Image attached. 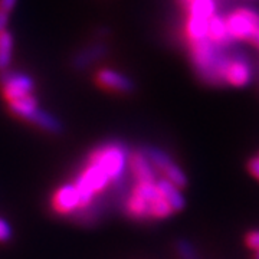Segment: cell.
Returning a JSON list of instances; mask_svg holds the SVG:
<instances>
[{"label": "cell", "mask_w": 259, "mask_h": 259, "mask_svg": "<svg viewBox=\"0 0 259 259\" xmlns=\"http://www.w3.org/2000/svg\"><path fill=\"white\" fill-rule=\"evenodd\" d=\"M30 122H33L35 125H37L39 128L45 130V131H49V133H59L62 130V125H61V121L55 118L52 114L44 111L40 108H37L35 114L30 117Z\"/></svg>", "instance_id": "cell-17"}, {"label": "cell", "mask_w": 259, "mask_h": 259, "mask_svg": "<svg viewBox=\"0 0 259 259\" xmlns=\"http://www.w3.org/2000/svg\"><path fill=\"white\" fill-rule=\"evenodd\" d=\"M207 22H209V19L187 16L185 30L186 37L189 39V42L200 40V39L206 37V33H207Z\"/></svg>", "instance_id": "cell-16"}, {"label": "cell", "mask_w": 259, "mask_h": 259, "mask_svg": "<svg viewBox=\"0 0 259 259\" xmlns=\"http://www.w3.org/2000/svg\"><path fill=\"white\" fill-rule=\"evenodd\" d=\"M206 37L212 44H214L216 47L228 48L231 45L232 39L229 36V33H228V29H226L225 16H221V15H216L214 13L212 18L209 19Z\"/></svg>", "instance_id": "cell-10"}, {"label": "cell", "mask_w": 259, "mask_h": 259, "mask_svg": "<svg viewBox=\"0 0 259 259\" xmlns=\"http://www.w3.org/2000/svg\"><path fill=\"white\" fill-rule=\"evenodd\" d=\"M12 239V228L5 219H0V242H8Z\"/></svg>", "instance_id": "cell-20"}, {"label": "cell", "mask_w": 259, "mask_h": 259, "mask_svg": "<svg viewBox=\"0 0 259 259\" xmlns=\"http://www.w3.org/2000/svg\"><path fill=\"white\" fill-rule=\"evenodd\" d=\"M9 13H5L0 10V32L3 30H8V26H9Z\"/></svg>", "instance_id": "cell-23"}, {"label": "cell", "mask_w": 259, "mask_h": 259, "mask_svg": "<svg viewBox=\"0 0 259 259\" xmlns=\"http://www.w3.org/2000/svg\"><path fill=\"white\" fill-rule=\"evenodd\" d=\"M190 59L199 78L213 87L225 85V71L231 61L226 48L216 47L207 37L189 42Z\"/></svg>", "instance_id": "cell-1"}, {"label": "cell", "mask_w": 259, "mask_h": 259, "mask_svg": "<svg viewBox=\"0 0 259 259\" xmlns=\"http://www.w3.org/2000/svg\"><path fill=\"white\" fill-rule=\"evenodd\" d=\"M252 65L249 59L242 54H232L231 61L225 71V85L232 87H246L252 81Z\"/></svg>", "instance_id": "cell-6"}, {"label": "cell", "mask_w": 259, "mask_h": 259, "mask_svg": "<svg viewBox=\"0 0 259 259\" xmlns=\"http://www.w3.org/2000/svg\"><path fill=\"white\" fill-rule=\"evenodd\" d=\"M39 105H37L36 98L30 94L26 97H22L18 100L9 101V110L12 114H15L19 118H25V120H30V117L35 114Z\"/></svg>", "instance_id": "cell-12"}, {"label": "cell", "mask_w": 259, "mask_h": 259, "mask_svg": "<svg viewBox=\"0 0 259 259\" xmlns=\"http://www.w3.org/2000/svg\"><path fill=\"white\" fill-rule=\"evenodd\" d=\"M141 151L146 154V157L150 160L153 167L158 170L170 183L177 186L179 189H185L187 186V176L185 175V171L163 150L156 147H144Z\"/></svg>", "instance_id": "cell-3"}, {"label": "cell", "mask_w": 259, "mask_h": 259, "mask_svg": "<svg viewBox=\"0 0 259 259\" xmlns=\"http://www.w3.org/2000/svg\"><path fill=\"white\" fill-rule=\"evenodd\" d=\"M18 0H0V10L5 13H12V10L15 9Z\"/></svg>", "instance_id": "cell-22"}, {"label": "cell", "mask_w": 259, "mask_h": 259, "mask_svg": "<svg viewBox=\"0 0 259 259\" xmlns=\"http://www.w3.org/2000/svg\"><path fill=\"white\" fill-rule=\"evenodd\" d=\"M246 167H248V171L250 173V176H253L256 180H259V156L249 158Z\"/></svg>", "instance_id": "cell-21"}, {"label": "cell", "mask_w": 259, "mask_h": 259, "mask_svg": "<svg viewBox=\"0 0 259 259\" xmlns=\"http://www.w3.org/2000/svg\"><path fill=\"white\" fill-rule=\"evenodd\" d=\"M176 252L180 259H199L194 246L186 239H179L176 242Z\"/></svg>", "instance_id": "cell-18"}, {"label": "cell", "mask_w": 259, "mask_h": 259, "mask_svg": "<svg viewBox=\"0 0 259 259\" xmlns=\"http://www.w3.org/2000/svg\"><path fill=\"white\" fill-rule=\"evenodd\" d=\"M128 166L131 173L136 179V182L141 183H154L157 180L156 168L150 163V160L146 157V154L140 150L133 153L128 157Z\"/></svg>", "instance_id": "cell-9"}, {"label": "cell", "mask_w": 259, "mask_h": 259, "mask_svg": "<svg viewBox=\"0 0 259 259\" xmlns=\"http://www.w3.org/2000/svg\"><path fill=\"white\" fill-rule=\"evenodd\" d=\"M253 259H259V250L258 252H255V256H253Z\"/></svg>", "instance_id": "cell-24"}, {"label": "cell", "mask_w": 259, "mask_h": 259, "mask_svg": "<svg viewBox=\"0 0 259 259\" xmlns=\"http://www.w3.org/2000/svg\"><path fill=\"white\" fill-rule=\"evenodd\" d=\"M52 209L59 214H74L81 209L79 192L74 183L61 186L52 197Z\"/></svg>", "instance_id": "cell-7"}, {"label": "cell", "mask_w": 259, "mask_h": 259, "mask_svg": "<svg viewBox=\"0 0 259 259\" xmlns=\"http://www.w3.org/2000/svg\"><path fill=\"white\" fill-rule=\"evenodd\" d=\"M225 22L232 40H250L252 33L258 30L250 20L249 8L233 10L225 18Z\"/></svg>", "instance_id": "cell-5"}, {"label": "cell", "mask_w": 259, "mask_h": 259, "mask_svg": "<svg viewBox=\"0 0 259 259\" xmlns=\"http://www.w3.org/2000/svg\"><path fill=\"white\" fill-rule=\"evenodd\" d=\"M246 245H248V248H250L252 250H255V252H258L259 250V231H252L249 232L248 235H246Z\"/></svg>", "instance_id": "cell-19"}, {"label": "cell", "mask_w": 259, "mask_h": 259, "mask_svg": "<svg viewBox=\"0 0 259 259\" xmlns=\"http://www.w3.org/2000/svg\"><path fill=\"white\" fill-rule=\"evenodd\" d=\"M105 51H107V48L104 47V45H101V44L93 45V47H88L87 49L81 51L78 55L75 56L72 64H74V66L76 69H83V68H87L88 65L93 64L94 61L100 59V58L105 54Z\"/></svg>", "instance_id": "cell-13"}, {"label": "cell", "mask_w": 259, "mask_h": 259, "mask_svg": "<svg viewBox=\"0 0 259 259\" xmlns=\"http://www.w3.org/2000/svg\"><path fill=\"white\" fill-rule=\"evenodd\" d=\"M95 82L104 90H108L112 93L130 94L134 91V82L127 75L121 74L115 69H110V68L100 69L95 75Z\"/></svg>", "instance_id": "cell-8"}, {"label": "cell", "mask_w": 259, "mask_h": 259, "mask_svg": "<svg viewBox=\"0 0 259 259\" xmlns=\"http://www.w3.org/2000/svg\"><path fill=\"white\" fill-rule=\"evenodd\" d=\"M187 16L210 19L216 13L214 0H192L187 5Z\"/></svg>", "instance_id": "cell-14"}, {"label": "cell", "mask_w": 259, "mask_h": 259, "mask_svg": "<svg viewBox=\"0 0 259 259\" xmlns=\"http://www.w3.org/2000/svg\"><path fill=\"white\" fill-rule=\"evenodd\" d=\"M2 94L9 101L30 95L35 90L33 79L22 72H3L0 76Z\"/></svg>", "instance_id": "cell-4"}, {"label": "cell", "mask_w": 259, "mask_h": 259, "mask_svg": "<svg viewBox=\"0 0 259 259\" xmlns=\"http://www.w3.org/2000/svg\"><path fill=\"white\" fill-rule=\"evenodd\" d=\"M128 151L120 143H108L97 147L90 154L88 161L98 167L110 177L112 183L120 182L125 176V168L128 166Z\"/></svg>", "instance_id": "cell-2"}, {"label": "cell", "mask_w": 259, "mask_h": 259, "mask_svg": "<svg viewBox=\"0 0 259 259\" xmlns=\"http://www.w3.org/2000/svg\"><path fill=\"white\" fill-rule=\"evenodd\" d=\"M180 2H182V3H185V5H187V3H189V2H192V0H180Z\"/></svg>", "instance_id": "cell-25"}, {"label": "cell", "mask_w": 259, "mask_h": 259, "mask_svg": "<svg viewBox=\"0 0 259 259\" xmlns=\"http://www.w3.org/2000/svg\"><path fill=\"white\" fill-rule=\"evenodd\" d=\"M13 58V36L9 30L0 32V72L9 69Z\"/></svg>", "instance_id": "cell-15"}, {"label": "cell", "mask_w": 259, "mask_h": 259, "mask_svg": "<svg viewBox=\"0 0 259 259\" xmlns=\"http://www.w3.org/2000/svg\"><path fill=\"white\" fill-rule=\"evenodd\" d=\"M156 186H157L160 194L163 196V199L173 209V212H180V210L185 209L186 199L185 196L182 194V189H179L177 186L170 183L164 177L157 179L156 180Z\"/></svg>", "instance_id": "cell-11"}]
</instances>
